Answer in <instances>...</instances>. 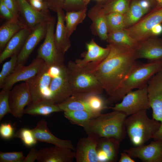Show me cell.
<instances>
[{"mask_svg": "<svg viewBox=\"0 0 162 162\" xmlns=\"http://www.w3.org/2000/svg\"><path fill=\"white\" fill-rule=\"evenodd\" d=\"M106 58L92 72L109 96L118 89L137 59L136 50L109 43Z\"/></svg>", "mask_w": 162, "mask_h": 162, "instance_id": "obj_1", "label": "cell"}, {"mask_svg": "<svg viewBox=\"0 0 162 162\" xmlns=\"http://www.w3.org/2000/svg\"><path fill=\"white\" fill-rule=\"evenodd\" d=\"M127 116L118 111L100 113L91 119L83 128L88 136L96 140L102 137L111 138L120 143L127 134L125 121Z\"/></svg>", "mask_w": 162, "mask_h": 162, "instance_id": "obj_2", "label": "cell"}, {"mask_svg": "<svg viewBox=\"0 0 162 162\" xmlns=\"http://www.w3.org/2000/svg\"><path fill=\"white\" fill-rule=\"evenodd\" d=\"M162 69V59L147 63L134 64L114 93L106 100L110 104L121 100L129 92L147 84L152 77Z\"/></svg>", "mask_w": 162, "mask_h": 162, "instance_id": "obj_3", "label": "cell"}, {"mask_svg": "<svg viewBox=\"0 0 162 162\" xmlns=\"http://www.w3.org/2000/svg\"><path fill=\"white\" fill-rule=\"evenodd\" d=\"M66 67L72 95L84 97L103 93L104 89L92 72L72 61Z\"/></svg>", "mask_w": 162, "mask_h": 162, "instance_id": "obj_4", "label": "cell"}, {"mask_svg": "<svg viewBox=\"0 0 162 162\" xmlns=\"http://www.w3.org/2000/svg\"><path fill=\"white\" fill-rule=\"evenodd\" d=\"M125 125L130 141L137 146L153 139L159 130L161 124L153 118H149L147 110H143L126 118Z\"/></svg>", "mask_w": 162, "mask_h": 162, "instance_id": "obj_5", "label": "cell"}, {"mask_svg": "<svg viewBox=\"0 0 162 162\" xmlns=\"http://www.w3.org/2000/svg\"><path fill=\"white\" fill-rule=\"evenodd\" d=\"M55 22V18L53 16L48 21L44 40L38 49L36 57L43 59L50 67L53 66L61 67L64 64V54L58 49L54 41Z\"/></svg>", "mask_w": 162, "mask_h": 162, "instance_id": "obj_6", "label": "cell"}, {"mask_svg": "<svg viewBox=\"0 0 162 162\" xmlns=\"http://www.w3.org/2000/svg\"><path fill=\"white\" fill-rule=\"evenodd\" d=\"M147 90L149 104L152 111V118L161 124L153 139L162 140V69L148 81Z\"/></svg>", "mask_w": 162, "mask_h": 162, "instance_id": "obj_7", "label": "cell"}, {"mask_svg": "<svg viewBox=\"0 0 162 162\" xmlns=\"http://www.w3.org/2000/svg\"><path fill=\"white\" fill-rule=\"evenodd\" d=\"M122 101L114 106L109 108L122 112L127 116L135 114L143 110L150 108L147 90V84L136 90L128 92Z\"/></svg>", "mask_w": 162, "mask_h": 162, "instance_id": "obj_8", "label": "cell"}, {"mask_svg": "<svg viewBox=\"0 0 162 162\" xmlns=\"http://www.w3.org/2000/svg\"><path fill=\"white\" fill-rule=\"evenodd\" d=\"M49 69L45 63L36 75L25 81L28 86L32 102L42 99L50 100L49 87L52 78Z\"/></svg>", "mask_w": 162, "mask_h": 162, "instance_id": "obj_9", "label": "cell"}, {"mask_svg": "<svg viewBox=\"0 0 162 162\" xmlns=\"http://www.w3.org/2000/svg\"><path fill=\"white\" fill-rule=\"evenodd\" d=\"M45 63L43 59L36 57L28 65L16 66L14 71L6 78L0 88L3 90H11L17 82H25L35 76Z\"/></svg>", "mask_w": 162, "mask_h": 162, "instance_id": "obj_10", "label": "cell"}, {"mask_svg": "<svg viewBox=\"0 0 162 162\" xmlns=\"http://www.w3.org/2000/svg\"><path fill=\"white\" fill-rule=\"evenodd\" d=\"M9 101L10 113L16 118H21L25 106L32 103L30 94L26 82L17 84L10 90Z\"/></svg>", "mask_w": 162, "mask_h": 162, "instance_id": "obj_11", "label": "cell"}, {"mask_svg": "<svg viewBox=\"0 0 162 162\" xmlns=\"http://www.w3.org/2000/svg\"><path fill=\"white\" fill-rule=\"evenodd\" d=\"M87 51L82 54L83 58L76 59L75 62L78 65L92 71L107 56L110 49L107 46L103 48L92 39L86 43Z\"/></svg>", "mask_w": 162, "mask_h": 162, "instance_id": "obj_12", "label": "cell"}, {"mask_svg": "<svg viewBox=\"0 0 162 162\" xmlns=\"http://www.w3.org/2000/svg\"><path fill=\"white\" fill-rule=\"evenodd\" d=\"M162 22V6L157 7L149 15L133 26L125 29L129 34L138 42L150 34L151 29Z\"/></svg>", "mask_w": 162, "mask_h": 162, "instance_id": "obj_13", "label": "cell"}, {"mask_svg": "<svg viewBox=\"0 0 162 162\" xmlns=\"http://www.w3.org/2000/svg\"><path fill=\"white\" fill-rule=\"evenodd\" d=\"M124 152L144 162H162V140H154L148 145L130 148Z\"/></svg>", "mask_w": 162, "mask_h": 162, "instance_id": "obj_14", "label": "cell"}, {"mask_svg": "<svg viewBox=\"0 0 162 162\" xmlns=\"http://www.w3.org/2000/svg\"><path fill=\"white\" fill-rule=\"evenodd\" d=\"M50 100L59 104L72 95L67 67L64 64L61 67V71L57 76L52 78L49 87Z\"/></svg>", "mask_w": 162, "mask_h": 162, "instance_id": "obj_15", "label": "cell"}, {"mask_svg": "<svg viewBox=\"0 0 162 162\" xmlns=\"http://www.w3.org/2000/svg\"><path fill=\"white\" fill-rule=\"evenodd\" d=\"M47 22L40 24L32 30L18 54L16 66L24 65L36 46L42 40L45 38L46 33Z\"/></svg>", "mask_w": 162, "mask_h": 162, "instance_id": "obj_16", "label": "cell"}, {"mask_svg": "<svg viewBox=\"0 0 162 162\" xmlns=\"http://www.w3.org/2000/svg\"><path fill=\"white\" fill-rule=\"evenodd\" d=\"M20 12L26 26L32 30L40 24L47 22L52 17L48 10L40 11L33 7L26 0H17Z\"/></svg>", "mask_w": 162, "mask_h": 162, "instance_id": "obj_17", "label": "cell"}, {"mask_svg": "<svg viewBox=\"0 0 162 162\" xmlns=\"http://www.w3.org/2000/svg\"><path fill=\"white\" fill-rule=\"evenodd\" d=\"M68 148L54 146L38 151L37 160L39 162H72L75 152Z\"/></svg>", "mask_w": 162, "mask_h": 162, "instance_id": "obj_18", "label": "cell"}, {"mask_svg": "<svg viewBox=\"0 0 162 162\" xmlns=\"http://www.w3.org/2000/svg\"><path fill=\"white\" fill-rule=\"evenodd\" d=\"M97 140L87 136L80 138L75 148V158L77 162H99Z\"/></svg>", "mask_w": 162, "mask_h": 162, "instance_id": "obj_19", "label": "cell"}, {"mask_svg": "<svg viewBox=\"0 0 162 162\" xmlns=\"http://www.w3.org/2000/svg\"><path fill=\"white\" fill-rule=\"evenodd\" d=\"M37 141L52 144L54 146L75 150L72 142L60 139L53 135L49 130L47 123L44 119L40 120L36 126L32 129Z\"/></svg>", "mask_w": 162, "mask_h": 162, "instance_id": "obj_20", "label": "cell"}, {"mask_svg": "<svg viewBox=\"0 0 162 162\" xmlns=\"http://www.w3.org/2000/svg\"><path fill=\"white\" fill-rule=\"evenodd\" d=\"M87 15L92 21L91 28L93 34L101 40H106L108 28L106 14L102 11L100 5L97 3L88 11Z\"/></svg>", "mask_w": 162, "mask_h": 162, "instance_id": "obj_21", "label": "cell"}, {"mask_svg": "<svg viewBox=\"0 0 162 162\" xmlns=\"http://www.w3.org/2000/svg\"><path fill=\"white\" fill-rule=\"evenodd\" d=\"M136 51L137 58L151 62L162 59V40L153 38L140 43Z\"/></svg>", "mask_w": 162, "mask_h": 162, "instance_id": "obj_22", "label": "cell"}, {"mask_svg": "<svg viewBox=\"0 0 162 162\" xmlns=\"http://www.w3.org/2000/svg\"><path fill=\"white\" fill-rule=\"evenodd\" d=\"M31 30L27 27L17 32L9 40L0 55V63L16 53H19L22 47Z\"/></svg>", "mask_w": 162, "mask_h": 162, "instance_id": "obj_23", "label": "cell"}, {"mask_svg": "<svg viewBox=\"0 0 162 162\" xmlns=\"http://www.w3.org/2000/svg\"><path fill=\"white\" fill-rule=\"evenodd\" d=\"M56 13L57 22L54 39L57 48L64 54L70 48L71 43L67 34L65 25V14L63 9L58 10Z\"/></svg>", "mask_w": 162, "mask_h": 162, "instance_id": "obj_24", "label": "cell"}, {"mask_svg": "<svg viewBox=\"0 0 162 162\" xmlns=\"http://www.w3.org/2000/svg\"><path fill=\"white\" fill-rule=\"evenodd\" d=\"M63 112L58 104L46 99L32 102L25 109L24 113L33 116H47L52 113Z\"/></svg>", "mask_w": 162, "mask_h": 162, "instance_id": "obj_25", "label": "cell"}, {"mask_svg": "<svg viewBox=\"0 0 162 162\" xmlns=\"http://www.w3.org/2000/svg\"><path fill=\"white\" fill-rule=\"evenodd\" d=\"M120 142L111 138L102 137L97 140V150L103 152L107 157L108 162L117 160Z\"/></svg>", "mask_w": 162, "mask_h": 162, "instance_id": "obj_26", "label": "cell"}, {"mask_svg": "<svg viewBox=\"0 0 162 162\" xmlns=\"http://www.w3.org/2000/svg\"><path fill=\"white\" fill-rule=\"evenodd\" d=\"M26 27L20 21H7L2 25L0 27V52L14 35L21 29Z\"/></svg>", "mask_w": 162, "mask_h": 162, "instance_id": "obj_27", "label": "cell"}, {"mask_svg": "<svg viewBox=\"0 0 162 162\" xmlns=\"http://www.w3.org/2000/svg\"><path fill=\"white\" fill-rule=\"evenodd\" d=\"M58 105L63 112L84 110L100 114L92 110L82 97L71 95Z\"/></svg>", "mask_w": 162, "mask_h": 162, "instance_id": "obj_28", "label": "cell"}, {"mask_svg": "<svg viewBox=\"0 0 162 162\" xmlns=\"http://www.w3.org/2000/svg\"><path fill=\"white\" fill-rule=\"evenodd\" d=\"M107 41L136 49L139 43L128 33L125 30L110 32H109Z\"/></svg>", "mask_w": 162, "mask_h": 162, "instance_id": "obj_29", "label": "cell"}, {"mask_svg": "<svg viewBox=\"0 0 162 162\" xmlns=\"http://www.w3.org/2000/svg\"><path fill=\"white\" fill-rule=\"evenodd\" d=\"M64 112V117L71 123L83 128L86 125L91 119L96 117L100 114L84 110L66 111Z\"/></svg>", "mask_w": 162, "mask_h": 162, "instance_id": "obj_30", "label": "cell"}, {"mask_svg": "<svg viewBox=\"0 0 162 162\" xmlns=\"http://www.w3.org/2000/svg\"><path fill=\"white\" fill-rule=\"evenodd\" d=\"M87 10L86 8L79 11L66 12L65 16V25L69 38L75 30L78 25L85 19Z\"/></svg>", "mask_w": 162, "mask_h": 162, "instance_id": "obj_31", "label": "cell"}, {"mask_svg": "<svg viewBox=\"0 0 162 162\" xmlns=\"http://www.w3.org/2000/svg\"><path fill=\"white\" fill-rule=\"evenodd\" d=\"M147 11L141 7L139 2H133L124 16L126 25L134 24Z\"/></svg>", "mask_w": 162, "mask_h": 162, "instance_id": "obj_32", "label": "cell"}, {"mask_svg": "<svg viewBox=\"0 0 162 162\" xmlns=\"http://www.w3.org/2000/svg\"><path fill=\"white\" fill-rule=\"evenodd\" d=\"M98 4L100 5L102 11L106 15L111 13L124 15L129 8L128 0H112L105 5Z\"/></svg>", "mask_w": 162, "mask_h": 162, "instance_id": "obj_33", "label": "cell"}, {"mask_svg": "<svg viewBox=\"0 0 162 162\" xmlns=\"http://www.w3.org/2000/svg\"><path fill=\"white\" fill-rule=\"evenodd\" d=\"M109 32L124 29L126 26L124 15L117 13H111L106 15Z\"/></svg>", "mask_w": 162, "mask_h": 162, "instance_id": "obj_34", "label": "cell"}, {"mask_svg": "<svg viewBox=\"0 0 162 162\" xmlns=\"http://www.w3.org/2000/svg\"><path fill=\"white\" fill-rule=\"evenodd\" d=\"M82 97L95 113L100 114L102 110L108 108L106 100H104L99 94H91Z\"/></svg>", "mask_w": 162, "mask_h": 162, "instance_id": "obj_35", "label": "cell"}, {"mask_svg": "<svg viewBox=\"0 0 162 162\" xmlns=\"http://www.w3.org/2000/svg\"><path fill=\"white\" fill-rule=\"evenodd\" d=\"M18 53H16L10 57V60L3 65L0 73V87L6 78L14 70L16 65Z\"/></svg>", "mask_w": 162, "mask_h": 162, "instance_id": "obj_36", "label": "cell"}, {"mask_svg": "<svg viewBox=\"0 0 162 162\" xmlns=\"http://www.w3.org/2000/svg\"><path fill=\"white\" fill-rule=\"evenodd\" d=\"M14 137L20 139L24 144L28 147L34 146L37 141L32 129L26 128L21 129L14 134Z\"/></svg>", "mask_w": 162, "mask_h": 162, "instance_id": "obj_37", "label": "cell"}, {"mask_svg": "<svg viewBox=\"0 0 162 162\" xmlns=\"http://www.w3.org/2000/svg\"><path fill=\"white\" fill-rule=\"evenodd\" d=\"M10 91L2 89L0 92V121L7 113H11L9 101Z\"/></svg>", "mask_w": 162, "mask_h": 162, "instance_id": "obj_38", "label": "cell"}, {"mask_svg": "<svg viewBox=\"0 0 162 162\" xmlns=\"http://www.w3.org/2000/svg\"><path fill=\"white\" fill-rule=\"evenodd\" d=\"M25 158L21 152H0V162H23Z\"/></svg>", "mask_w": 162, "mask_h": 162, "instance_id": "obj_39", "label": "cell"}, {"mask_svg": "<svg viewBox=\"0 0 162 162\" xmlns=\"http://www.w3.org/2000/svg\"><path fill=\"white\" fill-rule=\"evenodd\" d=\"M87 8L83 0H65L62 9L67 11H77Z\"/></svg>", "mask_w": 162, "mask_h": 162, "instance_id": "obj_40", "label": "cell"}, {"mask_svg": "<svg viewBox=\"0 0 162 162\" xmlns=\"http://www.w3.org/2000/svg\"><path fill=\"white\" fill-rule=\"evenodd\" d=\"M14 128L10 123H2L0 126V136L4 139H10L14 136Z\"/></svg>", "mask_w": 162, "mask_h": 162, "instance_id": "obj_41", "label": "cell"}, {"mask_svg": "<svg viewBox=\"0 0 162 162\" xmlns=\"http://www.w3.org/2000/svg\"><path fill=\"white\" fill-rule=\"evenodd\" d=\"M1 16L7 21H20L18 17L15 15L5 5L2 0H0Z\"/></svg>", "mask_w": 162, "mask_h": 162, "instance_id": "obj_42", "label": "cell"}, {"mask_svg": "<svg viewBox=\"0 0 162 162\" xmlns=\"http://www.w3.org/2000/svg\"><path fill=\"white\" fill-rule=\"evenodd\" d=\"M65 0H44L48 9L57 12L60 9H62V6Z\"/></svg>", "mask_w": 162, "mask_h": 162, "instance_id": "obj_43", "label": "cell"}, {"mask_svg": "<svg viewBox=\"0 0 162 162\" xmlns=\"http://www.w3.org/2000/svg\"><path fill=\"white\" fill-rule=\"evenodd\" d=\"M5 5L16 16L18 17L20 8L17 0H2Z\"/></svg>", "mask_w": 162, "mask_h": 162, "instance_id": "obj_44", "label": "cell"}, {"mask_svg": "<svg viewBox=\"0 0 162 162\" xmlns=\"http://www.w3.org/2000/svg\"><path fill=\"white\" fill-rule=\"evenodd\" d=\"M30 4L36 10L40 11L48 10L44 1L29 0Z\"/></svg>", "mask_w": 162, "mask_h": 162, "instance_id": "obj_45", "label": "cell"}, {"mask_svg": "<svg viewBox=\"0 0 162 162\" xmlns=\"http://www.w3.org/2000/svg\"><path fill=\"white\" fill-rule=\"evenodd\" d=\"M38 158V151L34 147L29 151L23 162H33L37 160Z\"/></svg>", "mask_w": 162, "mask_h": 162, "instance_id": "obj_46", "label": "cell"}, {"mask_svg": "<svg viewBox=\"0 0 162 162\" xmlns=\"http://www.w3.org/2000/svg\"><path fill=\"white\" fill-rule=\"evenodd\" d=\"M135 161L128 153L124 152L121 154L119 162H134Z\"/></svg>", "mask_w": 162, "mask_h": 162, "instance_id": "obj_47", "label": "cell"}, {"mask_svg": "<svg viewBox=\"0 0 162 162\" xmlns=\"http://www.w3.org/2000/svg\"><path fill=\"white\" fill-rule=\"evenodd\" d=\"M162 33V26L161 23L154 26L151 30L150 34L153 35H158Z\"/></svg>", "mask_w": 162, "mask_h": 162, "instance_id": "obj_48", "label": "cell"}, {"mask_svg": "<svg viewBox=\"0 0 162 162\" xmlns=\"http://www.w3.org/2000/svg\"><path fill=\"white\" fill-rule=\"evenodd\" d=\"M140 4L141 7L144 9L148 10L150 7L149 2L146 0H142L139 2Z\"/></svg>", "mask_w": 162, "mask_h": 162, "instance_id": "obj_49", "label": "cell"}, {"mask_svg": "<svg viewBox=\"0 0 162 162\" xmlns=\"http://www.w3.org/2000/svg\"><path fill=\"white\" fill-rule=\"evenodd\" d=\"M157 4V7L162 6V0H154Z\"/></svg>", "mask_w": 162, "mask_h": 162, "instance_id": "obj_50", "label": "cell"}, {"mask_svg": "<svg viewBox=\"0 0 162 162\" xmlns=\"http://www.w3.org/2000/svg\"><path fill=\"white\" fill-rule=\"evenodd\" d=\"M91 0H83L85 5L87 6V5L89 3Z\"/></svg>", "mask_w": 162, "mask_h": 162, "instance_id": "obj_51", "label": "cell"}, {"mask_svg": "<svg viewBox=\"0 0 162 162\" xmlns=\"http://www.w3.org/2000/svg\"><path fill=\"white\" fill-rule=\"evenodd\" d=\"M106 0H102L100 2H97L98 3H101V2H104V1H105Z\"/></svg>", "mask_w": 162, "mask_h": 162, "instance_id": "obj_52", "label": "cell"}, {"mask_svg": "<svg viewBox=\"0 0 162 162\" xmlns=\"http://www.w3.org/2000/svg\"><path fill=\"white\" fill-rule=\"evenodd\" d=\"M149 0L150 1H153V0Z\"/></svg>", "mask_w": 162, "mask_h": 162, "instance_id": "obj_53", "label": "cell"}, {"mask_svg": "<svg viewBox=\"0 0 162 162\" xmlns=\"http://www.w3.org/2000/svg\"><path fill=\"white\" fill-rule=\"evenodd\" d=\"M38 0L41 1H44V0Z\"/></svg>", "mask_w": 162, "mask_h": 162, "instance_id": "obj_54", "label": "cell"}]
</instances>
